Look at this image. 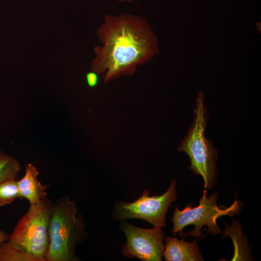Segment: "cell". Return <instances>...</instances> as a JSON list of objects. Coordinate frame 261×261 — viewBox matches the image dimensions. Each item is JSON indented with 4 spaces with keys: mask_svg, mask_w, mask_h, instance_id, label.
I'll use <instances>...</instances> for the list:
<instances>
[{
    "mask_svg": "<svg viewBox=\"0 0 261 261\" xmlns=\"http://www.w3.org/2000/svg\"><path fill=\"white\" fill-rule=\"evenodd\" d=\"M0 261H37L29 254L11 244L8 241L0 244Z\"/></svg>",
    "mask_w": 261,
    "mask_h": 261,
    "instance_id": "obj_12",
    "label": "cell"
},
{
    "mask_svg": "<svg viewBox=\"0 0 261 261\" xmlns=\"http://www.w3.org/2000/svg\"><path fill=\"white\" fill-rule=\"evenodd\" d=\"M231 226L225 223V230L222 237H230L232 240L234 252L232 261H253L251 248L247 244L248 240L242 233V227L238 219H233Z\"/></svg>",
    "mask_w": 261,
    "mask_h": 261,
    "instance_id": "obj_10",
    "label": "cell"
},
{
    "mask_svg": "<svg viewBox=\"0 0 261 261\" xmlns=\"http://www.w3.org/2000/svg\"><path fill=\"white\" fill-rule=\"evenodd\" d=\"M125 0H127L128 2H131L133 0H120L119 1L120 2H123Z\"/></svg>",
    "mask_w": 261,
    "mask_h": 261,
    "instance_id": "obj_16",
    "label": "cell"
},
{
    "mask_svg": "<svg viewBox=\"0 0 261 261\" xmlns=\"http://www.w3.org/2000/svg\"><path fill=\"white\" fill-rule=\"evenodd\" d=\"M195 105L193 121L177 150L188 155L190 161L189 169L195 175L202 176L204 189H211L216 184L218 174V152L213 141L204 135L209 114L202 91L196 98Z\"/></svg>",
    "mask_w": 261,
    "mask_h": 261,
    "instance_id": "obj_3",
    "label": "cell"
},
{
    "mask_svg": "<svg viewBox=\"0 0 261 261\" xmlns=\"http://www.w3.org/2000/svg\"><path fill=\"white\" fill-rule=\"evenodd\" d=\"M76 203L69 197L52 204L49 223V245L46 261H77L76 248L87 237L86 223Z\"/></svg>",
    "mask_w": 261,
    "mask_h": 261,
    "instance_id": "obj_2",
    "label": "cell"
},
{
    "mask_svg": "<svg viewBox=\"0 0 261 261\" xmlns=\"http://www.w3.org/2000/svg\"><path fill=\"white\" fill-rule=\"evenodd\" d=\"M52 204L47 198L30 204L9 234V243L34 257L37 261H46Z\"/></svg>",
    "mask_w": 261,
    "mask_h": 261,
    "instance_id": "obj_5",
    "label": "cell"
},
{
    "mask_svg": "<svg viewBox=\"0 0 261 261\" xmlns=\"http://www.w3.org/2000/svg\"><path fill=\"white\" fill-rule=\"evenodd\" d=\"M102 45L93 51L92 70L106 83L133 74L138 66L160 53L156 34L144 17L124 13L106 15L97 31Z\"/></svg>",
    "mask_w": 261,
    "mask_h": 261,
    "instance_id": "obj_1",
    "label": "cell"
},
{
    "mask_svg": "<svg viewBox=\"0 0 261 261\" xmlns=\"http://www.w3.org/2000/svg\"><path fill=\"white\" fill-rule=\"evenodd\" d=\"M98 75L93 71L87 73L86 80L89 87H94L98 85L99 82Z\"/></svg>",
    "mask_w": 261,
    "mask_h": 261,
    "instance_id": "obj_14",
    "label": "cell"
},
{
    "mask_svg": "<svg viewBox=\"0 0 261 261\" xmlns=\"http://www.w3.org/2000/svg\"><path fill=\"white\" fill-rule=\"evenodd\" d=\"M175 236L165 237L163 256L166 261H203L202 254L196 240L188 242Z\"/></svg>",
    "mask_w": 261,
    "mask_h": 261,
    "instance_id": "obj_8",
    "label": "cell"
},
{
    "mask_svg": "<svg viewBox=\"0 0 261 261\" xmlns=\"http://www.w3.org/2000/svg\"><path fill=\"white\" fill-rule=\"evenodd\" d=\"M176 184L175 180H172L168 189L161 195L149 196V191L145 190L143 195L133 202L116 201L113 217L116 220L120 221L132 218L142 219L154 228L165 227L168 208L177 197Z\"/></svg>",
    "mask_w": 261,
    "mask_h": 261,
    "instance_id": "obj_6",
    "label": "cell"
},
{
    "mask_svg": "<svg viewBox=\"0 0 261 261\" xmlns=\"http://www.w3.org/2000/svg\"><path fill=\"white\" fill-rule=\"evenodd\" d=\"M39 173L32 164L26 165V172L24 177L17 181V185L20 199L25 198L30 204L37 203L47 199L46 190L50 186L43 185L38 180Z\"/></svg>",
    "mask_w": 261,
    "mask_h": 261,
    "instance_id": "obj_9",
    "label": "cell"
},
{
    "mask_svg": "<svg viewBox=\"0 0 261 261\" xmlns=\"http://www.w3.org/2000/svg\"><path fill=\"white\" fill-rule=\"evenodd\" d=\"M17 181L10 179L0 183V206L11 203L19 198Z\"/></svg>",
    "mask_w": 261,
    "mask_h": 261,
    "instance_id": "obj_13",
    "label": "cell"
},
{
    "mask_svg": "<svg viewBox=\"0 0 261 261\" xmlns=\"http://www.w3.org/2000/svg\"><path fill=\"white\" fill-rule=\"evenodd\" d=\"M120 229L127 239L122 248V255L143 261H161L164 250V233L161 229H143L122 220Z\"/></svg>",
    "mask_w": 261,
    "mask_h": 261,
    "instance_id": "obj_7",
    "label": "cell"
},
{
    "mask_svg": "<svg viewBox=\"0 0 261 261\" xmlns=\"http://www.w3.org/2000/svg\"><path fill=\"white\" fill-rule=\"evenodd\" d=\"M21 169L20 163L0 150V183L15 179Z\"/></svg>",
    "mask_w": 261,
    "mask_h": 261,
    "instance_id": "obj_11",
    "label": "cell"
},
{
    "mask_svg": "<svg viewBox=\"0 0 261 261\" xmlns=\"http://www.w3.org/2000/svg\"><path fill=\"white\" fill-rule=\"evenodd\" d=\"M217 199L218 193L216 192L207 198L206 190L204 189L198 206L192 207L191 204H188L182 210L176 206L172 218L173 229L171 233L175 235L178 233L184 237L189 235L201 240L206 235L202 234L201 229L206 226L207 233L215 235L222 234V232L217 223V219L223 216L232 217L239 214L242 204L236 198L233 204L228 207L224 205L218 206Z\"/></svg>",
    "mask_w": 261,
    "mask_h": 261,
    "instance_id": "obj_4",
    "label": "cell"
},
{
    "mask_svg": "<svg viewBox=\"0 0 261 261\" xmlns=\"http://www.w3.org/2000/svg\"><path fill=\"white\" fill-rule=\"evenodd\" d=\"M9 234L6 232L0 230V244L4 242L8 241Z\"/></svg>",
    "mask_w": 261,
    "mask_h": 261,
    "instance_id": "obj_15",
    "label": "cell"
}]
</instances>
